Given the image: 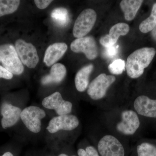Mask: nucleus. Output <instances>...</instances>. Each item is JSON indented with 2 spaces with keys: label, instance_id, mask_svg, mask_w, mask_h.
Wrapping results in <instances>:
<instances>
[{
  "label": "nucleus",
  "instance_id": "1",
  "mask_svg": "<svg viewBox=\"0 0 156 156\" xmlns=\"http://www.w3.org/2000/svg\"><path fill=\"white\" fill-rule=\"evenodd\" d=\"M156 50L153 48H144L135 50L127 58L126 68L128 75L136 79L143 74L144 69L152 61Z\"/></svg>",
  "mask_w": 156,
  "mask_h": 156
},
{
  "label": "nucleus",
  "instance_id": "2",
  "mask_svg": "<svg viewBox=\"0 0 156 156\" xmlns=\"http://www.w3.org/2000/svg\"><path fill=\"white\" fill-rule=\"evenodd\" d=\"M0 62L13 74L19 75L24 70L15 47L10 44L0 45Z\"/></svg>",
  "mask_w": 156,
  "mask_h": 156
},
{
  "label": "nucleus",
  "instance_id": "3",
  "mask_svg": "<svg viewBox=\"0 0 156 156\" xmlns=\"http://www.w3.org/2000/svg\"><path fill=\"white\" fill-rule=\"evenodd\" d=\"M46 116V112L37 106H29L22 110L20 119L27 128L34 134L41 130L43 119Z\"/></svg>",
  "mask_w": 156,
  "mask_h": 156
},
{
  "label": "nucleus",
  "instance_id": "4",
  "mask_svg": "<svg viewBox=\"0 0 156 156\" xmlns=\"http://www.w3.org/2000/svg\"><path fill=\"white\" fill-rule=\"evenodd\" d=\"M97 14L94 10L88 9L83 10L76 20L73 28L74 37L80 38L87 35L95 25Z\"/></svg>",
  "mask_w": 156,
  "mask_h": 156
},
{
  "label": "nucleus",
  "instance_id": "5",
  "mask_svg": "<svg viewBox=\"0 0 156 156\" xmlns=\"http://www.w3.org/2000/svg\"><path fill=\"white\" fill-rule=\"evenodd\" d=\"M15 48L22 64L29 68L36 67L39 58L36 49L32 44L19 39L15 42Z\"/></svg>",
  "mask_w": 156,
  "mask_h": 156
},
{
  "label": "nucleus",
  "instance_id": "6",
  "mask_svg": "<svg viewBox=\"0 0 156 156\" xmlns=\"http://www.w3.org/2000/svg\"><path fill=\"white\" fill-rule=\"evenodd\" d=\"M114 76L101 74L92 80L88 87L87 94L93 100L103 98L109 87L115 81Z\"/></svg>",
  "mask_w": 156,
  "mask_h": 156
},
{
  "label": "nucleus",
  "instance_id": "7",
  "mask_svg": "<svg viewBox=\"0 0 156 156\" xmlns=\"http://www.w3.org/2000/svg\"><path fill=\"white\" fill-rule=\"evenodd\" d=\"M79 124L77 117L74 115H58L50 120L47 130L50 134H55L60 131H72L79 126Z\"/></svg>",
  "mask_w": 156,
  "mask_h": 156
},
{
  "label": "nucleus",
  "instance_id": "8",
  "mask_svg": "<svg viewBox=\"0 0 156 156\" xmlns=\"http://www.w3.org/2000/svg\"><path fill=\"white\" fill-rule=\"evenodd\" d=\"M42 104L44 108L54 110L58 115L69 114L72 110V103L64 100L58 92L45 97Z\"/></svg>",
  "mask_w": 156,
  "mask_h": 156
},
{
  "label": "nucleus",
  "instance_id": "9",
  "mask_svg": "<svg viewBox=\"0 0 156 156\" xmlns=\"http://www.w3.org/2000/svg\"><path fill=\"white\" fill-rule=\"evenodd\" d=\"M70 48L74 53H83L90 60L95 59L98 55L96 42L92 37L76 39L71 44Z\"/></svg>",
  "mask_w": 156,
  "mask_h": 156
},
{
  "label": "nucleus",
  "instance_id": "10",
  "mask_svg": "<svg viewBox=\"0 0 156 156\" xmlns=\"http://www.w3.org/2000/svg\"><path fill=\"white\" fill-rule=\"evenodd\" d=\"M98 151L101 156H125L124 147L115 136L105 135L99 141Z\"/></svg>",
  "mask_w": 156,
  "mask_h": 156
},
{
  "label": "nucleus",
  "instance_id": "11",
  "mask_svg": "<svg viewBox=\"0 0 156 156\" xmlns=\"http://www.w3.org/2000/svg\"><path fill=\"white\" fill-rule=\"evenodd\" d=\"M122 121L118 123L117 130L126 135H132L140 126V121L137 115L132 110L125 111L122 113Z\"/></svg>",
  "mask_w": 156,
  "mask_h": 156
},
{
  "label": "nucleus",
  "instance_id": "12",
  "mask_svg": "<svg viewBox=\"0 0 156 156\" xmlns=\"http://www.w3.org/2000/svg\"><path fill=\"white\" fill-rule=\"evenodd\" d=\"M22 111L20 108L11 104H3L1 110V115L2 116L1 125L3 128L6 129L16 125L20 119Z\"/></svg>",
  "mask_w": 156,
  "mask_h": 156
},
{
  "label": "nucleus",
  "instance_id": "13",
  "mask_svg": "<svg viewBox=\"0 0 156 156\" xmlns=\"http://www.w3.org/2000/svg\"><path fill=\"white\" fill-rule=\"evenodd\" d=\"M134 108L141 115L156 118V100H153L145 95H140L135 99Z\"/></svg>",
  "mask_w": 156,
  "mask_h": 156
},
{
  "label": "nucleus",
  "instance_id": "14",
  "mask_svg": "<svg viewBox=\"0 0 156 156\" xmlns=\"http://www.w3.org/2000/svg\"><path fill=\"white\" fill-rule=\"evenodd\" d=\"M67 46L64 43H54L50 45L45 51L44 62L48 66H50L61 58L66 52Z\"/></svg>",
  "mask_w": 156,
  "mask_h": 156
},
{
  "label": "nucleus",
  "instance_id": "15",
  "mask_svg": "<svg viewBox=\"0 0 156 156\" xmlns=\"http://www.w3.org/2000/svg\"><path fill=\"white\" fill-rule=\"evenodd\" d=\"M66 74V69L65 66L61 63H56L51 67L50 74L44 76L41 82L43 85L58 84L63 80Z\"/></svg>",
  "mask_w": 156,
  "mask_h": 156
},
{
  "label": "nucleus",
  "instance_id": "16",
  "mask_svg": "<svg viewBox=\"0 0 156 156\" xmlns=\"http://www.w3.org/2000/svg\"><path fill=\"white\" fill-rule=\"evenodd\" d=\"M93 69V65L89 64L82 68L77 73L75 83L76 89L79 92H84L89 86V76Z\"/></svg>",
  "mask_w": 156,
  "mask_h": 156
},
{
  "label": "nucleus",
  "instance_id": "17",
  "mask_svg": "<svg viewBox=\"0 0 156 156\" xmlns=\"http://www.w3.org/2000/svg\"><path fill=\"white\" fill-rule=\"evenodd\" d=\"M143 2L142 0H123L121 2L120 7L126 20L131 21L134 19Z\"/></svg>",
  "mask_w": 156,
  "mask_h": 156
},
{
  "label": "nucleus",
  "instance_id": "18",
  "mask_svg": "<svg viewBox=\"0 0 156 156\" xmlns=\"http://www.w3.org/2000/svg\"><path fill=\"white\" fill-rule=\"evenodd\" d=\"M129 30V25L125 23H119L114 25L110 30L108 34L113 46L116 44L120 36L126 35Z\"/></svg>",
  "mask_w": 156,
  "mask_h": 156
},
{
  "label": "nucleus",
  "instance_id": "19",
  "mask_svg": "<svg viewBox=\"0 0 156 156\" xmlns=\"http://www.w3.org/2000/svg\"><path fill=\"white\" fill-rule=\"evenodd\" d=\"M51 18L55 23L60 27L66 26L69 22V15L67 9L63 8H57L52 11Z\"/></svg>",
  "mask_w": 156,
  "mask_h": 156
},
{
  "label": "nucleus",
  "instance_id": "20",
  "mask_svg": "<svg viewBox=\"0 0 156 156\" xmlns=\"http://www.w3.org/2000/svg\"><path fill=\"white\" fill-rule=\"evenodd\" d=\"M20 3L19 0H0V17L13 14L17 10Z\"/></svg>",
  "mask_w": 156,
  "mask_h": 156
},
{
  "label": "nucleus",
  "instance_id": "21",
  "mask_svg": "<svg viewBox=\"0 0 156 156\" xmlns=\"http://www.w3.org/2000/svg\"><path fill=\"white\" fill-rule=\"evenodd\" d=\"M156 25V3L153 5L150 16L143 20L139 25V30L143 33L153 30Z\"/></svg>",
  "mask_w": 156,
  "mask_h": 156
},
{
  "label": "nucleus",
  "instance_id": "22",
  "mask_svg": "<svg viewBox=\"0 0 156 156\" xmlns=\"http://www.w3.org/2000/svg\"><path fill=\"white\" fill-rule=\"evenodd\" d=\"M138 156H156V147L147 143H143L137 147Z\"/></svg>",
  "mask_w": 156,
  "mask_h": 156
},
{
  "label": "nucleus",
  "instance_id": "23",
  "mask_svg": "<svg viewBox=\"0 0 156 156\" xmlns=\"http://www.w3.org/2000/svg\"><path fill=\"white\" fill-rule=\"evenodd\" d=\"M126 64L124 60L118 59L109 65L108 69L113 74L120 75L126 69Z\"/></svg>",
  "mask_w": 156,
  "mask_h": 156
},
{
  "label": "nucleus",
  "instance_id": "24",
  "mask_svg": "<svg viewBox=\"0 0 156 156\" xmlns=\"http://www.w3.org/2000/svg\"><path fill=\"white\" fill-rule=\"evenodd\" d=\"M77 154L79 156H99L97 151L93 147L88 146L86 149L80 148L78 150Z\"/></svg>",
  "mask_w": 156,
  "mask_h": 156
},
{
  "label": "nucleus",
  "instance_id": "25",
  "mask_svg": "<svg viewBox=\"0 0 156 156\" xmlns=\"http://www.w3.org/2000/svg\"><path fill=\"white\" fill-rule=\"evenodd\" d=\"M118 48H119V46H115L114 45L112 47L106 48L104 53V56L107 58L113 57L118 53Z\"/></svg>",
  "mask_w": 156,
  "mask_h": 156
},
{
  "label": "nucleus",
  "instance_id": "26",
  "mask_svg": "<svg viewBox=\"0 0 156 156\" xmlns=\"http://www.w3.org/2000/svg\"><path fill=\"white\" fill-rule=\"evenodd\" d=\"M13 77V74L10 72L6 69L3 66L0 65V79H5V80H11Z\"/></svg>",
  "mask_w": 156,
  "mask_h": 156
},
{
  "label": "nucleus",
  "instance_id": "27",
  "mask_svg": "<svg viewBox=\"0 0 156 156\" xmlns=\"http://www.w3.org/2000/svg\"><path fill=\"white\" fill-rule=\"evenodd\" d=\"M53 2L51 0H35L34 3L39 9H44Z\"/></svg>",
  "mask_w": 156,
  "mask_h": 156
},
{
  "label": "nucleus",
  "instance_id": "28",
  "mask_svg": "<svg viewBox=\"0 0 156 156\" xmlns=\"http://www.w3.org/2000/svg\"><path fill=\"white\" fill-rule=\"evenodd\" d=\"M100 43L102 46L105 48H109L113 46L109 37L108 34L105 35L101 37L100 39Z\"/></svg>",
  "mask_w": 156,
  "mask_h": 156
},
{
  "label": "nucleus",
  "instance_id": "29",
  "mask_svg": "<svg viewBox=\"0 0 156 156\" xmlns=\"http://www.w3.org/2000/svg\"><path fill=\"white\" fill-rule=\"evenodd\" d=\"M151 35L153 38L156 41V25L154 28L151 31Z\"/></svg>",
  "mask_w": 156,
  "mask_h": 156
},
{
  "label": "nucleus",
  "instance_id": "30",
  "mask_svg": "<svg viewBox=\"0 0 156 156\" xmlns=\"http://www.w3.org/2000/svg\"><path fill=\"white\" fill-rule=\"evenodd\" d=\"M1 156H14V155L11 152H6L5 153L2 155Z\"/></svg>",
  "mask_w": 156,
  "mask_h": 156
},
{
  "label": "nucleus",
  "instance_id": "31",
  "mask_svg": "<svg viewBox=\"0 0 156 156\" xmlns=\"http://www.w3.org/2000/svg\"><path fill=\"white\" fill-rule=\"evenodd\" d=\"M58 156H69V155H68L67 154H64V153H62L59 154V155H58ZM72 156H76L75 155H73Z\"/></svg>",
  "mask_w": 156,
  "mask_h": 156
},
{
  "label": "nucleus",
  "instance_id": "32",
  "mask_svg": "<svg viewBox=\"0 0 156 156\" xmlns=\"http://www.w3.org/2000/svg\"></svg>",
  "mask_w": 156,
  "mask_h": 156
}]
</instances>
